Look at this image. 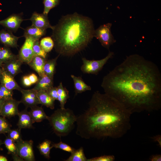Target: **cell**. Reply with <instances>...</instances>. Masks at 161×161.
<instances>
[{
    "label": "cell",
    "mask_w": 161,
    "mask_h": 161,
    "mask_svg": "<svg viewBox=\"0 0 161 161\" xmlns=\"http://www.w3.org/2000/svg\"><path fill=\"white\" fill-rule=\"evenodd\" d=\"M58 99L60 103V108L64 109L65 104L69 98V92L67 89L63 86L62 82L60 83L57 87Z\"/></svg>",
    "instance_id": "23"
},
{
    "label": "cell",
    "mask_w": 161,
    "mask_h": 161,
    "mask_svg": "<svg viewBox=\"0 0 161 161\" xmlns=\"http://www.w3.org/2000/svg\"><path fill=\"white\" fill-rule=\"evenodd\" d=\"M60 0H43L44 10L43 13L48 15L50 10L58 5Z\"/></svg>",
    "instance_id": "30"
},
{
    "label": "cell",
    "mask_w": 161,
    "mask_h": 161,
    "mask_svg": "<svg viewBox=\"0 0 161 161\" xmlns=\"http://www.w3.org/2000/svg\"><path fill=\"white\" fill-rule=\"evenodd\" d=\"M7 133V137L12 139L15 142L22 140L21 129L18 128L16 129H11Z\"/></svg>",
    "instance_id": "33"
},
{
    "label": "cell",
    "mask_w": 161,
    "mask_h": 161,
    "mask_svg": "<svg viewBox=\"0 0 161 161\" xmlns=\"http://www.w3.org/2000/svg\"><path fill=\"white\" fill-rule=\"evenodd\" d=\"M77 116L69 108L58 109L48 120L55 134L61 137L67 135L73 129Z\"/></svg>",
    "instance_id": "4"
},
{
    "label": "cell",
    "mask_w": 161,
    "mask_h": 161,
    "mask_svg": "<svg viewBox=\"0 0 161 161\" xmlns=\"http://www.w3.org/2000/svg\"><path fill=\"white\" fill-rule=\"evenodd\" d=\"M3 143L2 142L1 140H0V149L1 145L3 144Z\"/></svg>",
    "instance_id": "46"
},
{
    "label": "cell",
    "mask_w": 161,
    "mask_h": 161,
    "mask_svg": "<svg viewBox=\"0 0 161 161\" xmlns=\"http://www.w3.org/2000/svg\"><path fill=\"white\" fill-rule=\"evenodd\" d=\"M32 23V25L42 29L46 30L47 28L52 29L53 26L50 24L48 15L39 13L36 12L32 13L30 19Z\"/></svg>",
    "instance_id": "12"
},
{
    "label": "cell",
    "mask_w": 161,
    "mask_h": 161,
    "mask_svg": "<svg viewBox=\"0 0 161 161\" xmlns=\"http://www.w3.org/2000/svg\"><path fill=\"white\" fill-rule=\"evenodd\" d=\"M154 141L157 142L158 145L161 146V136L160 135H157L152 137V138Z\"/></svg>",
    "instance_id": "41"
},
{
    "label": "cell",
    "mask_w": 161,
    "mask_h": 161,
    "mask_svg": "<svg viewBox=\"0 0 161 161\" xmlns=\"http://www.w3.org/2000/svg\"><path fill=\"white\" fill-rule=\"evenodd\" d=\"M71 77L74 82L75 91L76 95L86 91L91 90V86L87 85L81 77H77L73 75H71Z\"/></svg>",
    "instance_id": "21"
},
{
    "label": "cell",
    "mask_w": 161,
    "mask_h": 161,
    "mask_svg": "<svg viewBox=\"0 0 161 161\" xmlns=\"http://www.w3.org/2000/svg\"><path fill=\"white\" fill-rule=\"evenodd\" d=\"M13 158L14 161H24V160L19 157L18 155H16L12 156Z\"/></svg>",
    "instance_id": "42"
},
{
    "label": "cell",
    "mask_w": 161,
    "mask_h": 161,
    "mask_svg": "<svg viewBox=\"0 0 161 161\" xmlns=\"http://www.w3.org/2000/svg\"><path fill=\"white\" fill-rule=\"evenodd\" d=\"M132 114L115 99L97 91L88 108L77 116L76 134L86 139L120 138L130 128Z\"/></svg>",
    "instance_id": "2"
},
{
    "label": "cell",
    "mask_w": 161,
    "mask_h": 161,
    "mask_svg": "<svg viewBox=\"0 0 161 161\" xmlns=\"http://www.w3.org/2000/svg\"><path fill=\"white\" fill-rule=\"evenodd\" d=\"M37 95L40 104L51 109L55 108L54 100L45 91H39L37 92Z\"/></svg>",
    "instance_id": "22"
},
{
    "label": "cell",
    "mask_w": 161,
    "mask_h": 161,
    "mask_svg": "<svg viewBox=\"0 0 161 161\" xmlns=\"http://www.w3.org/2000/svg\"><path fill=\"white\" fill-rule=\"evenodd\" d=\"M115 157L113 155H104L87 159V161H113Z\"/></svg>",
    "instance_id": "36"
},
{
    "label": "cell",
    "mask_w": 161,
    "mask_h": 161,
    "mask_svg": "<svg viewBox=\"0 0 161 161\" xmlns=\"http://www.w3.org/2000/svg\"><path fill=\"white\" fill-rule=\"evenodd\" d=\"M42 49L47 53L50 52L54 47V43L52 37H46L42 38L39 41Z\"/></svg>",
    "instance_id": "28"
},
{
    "label": "cell",
    "mask_w": 161,
    "mask_h": 161,
    "mask_svg": "<svg viewBox=\"0 0 161 161\" xmlns=\"http://www.w3.org/2000/svg\"><path fill=\"white\" fill-rule=\"evenodd\" d=\"M3 143L7 150L8 154H11L12 156L18 155L16 142L7 137L4 140Z\"/></svg>",
    "instance_id": "29"
},
{
    "label": "cell",
    "mask_w": 161,
    "mask_h": 161,
    "mask_svg": "<svg viewBox=\"0 0 161 161\" xmlns=\"http://www.w3.org/2000/svg\"><path fill=\"white\" fill-rule=\"evenodd\" d=\"M20 103V101L13 98L5 101L0 112V116L9 118L18 115V106Z\"/></svg>",
    "instance_id": "10"
},
{
    "label": "cell",
    "mask_w": 161,
    "mask_h": 161,
    "mask_svg": "<svg viewBox=\"0 0 161 161\" xmlns=\"http://www.w3.org/2000/svg\"><path fill=\"white\" fill-rule=\"evenodd\" d=\"M31 109L29 112L34 123L48 120L49 116H47L41 107L36 105L31 108Z\"/></svg>",
    "instance_id": "20"
},
{
    "label": "cell",
    "mask_w": 161,
    "mask_h": 161,
    "mask_svg": "<svg viewBox=\"0 0 161 161\" xmlns=\"http://www.w3.org/2000/svg\"><path fill=\"white\" fill-rule=\"evenodd\" d=\"M0 82V84L11 90H17L20 91L22 89L16 81L14 77L7 73L2 68Z\"/></svg>",
    "instance_id": "15"
},
{
    "label": "cell",
    "mask_w": 161,
    "mask_h": 161,
    "mask_svg": "<svg viewBox=\"0 0 161 161\" xmlns=\"http://www.w3.org/2000/svg\"><path fill=\"white\" fill-rule=\"evenodd\" d=\"M19 37L13 35L12 32L6 30L0 31V42L8 47H17V42Z\"/></svg>",
    "instance_id": "13"
},
{
    "label": "cell",
    "mask_w": 161,
    "mask_h": 161,
    "mask_svg": "<svg viewBox=\"0 0 161 161\" xmlns=\"http://www.w3.org/2000/svg\"><path fill=\"white\" fill-rule=\"evenodd\" d=\"M52 30L55 50L65 56L84 49L94 37L95 30L91 19L77 13L63 16Z\"/></svg>",
    "instance_id": "3"
},
{
    "label": "cell",
    "mask_w": 161,
    "mask_h": 161,
    "mask_svg": "<svg viewBox=\"0 0 161 161\" xmlns=\"http://www.w3.org/2000/svg\"><path fill=\"white\" fill-rule=\"evenodd\" d=\"M11 127L5 117L0 116V134L7 133L10 130Z\"/></svg>",
    "instance_id": "34"
},
{
    "label": "cell",
    "mask_w": 161,
    "mask_h": 161,
    "mask_svg": "<svg viewBox=\"0 0 161 161\" xmlns=\"http://www.w3.org/2000/svg\"><path fill=\"white\" fill-rule=\"evenodd\" d=\"M112 24L109 23L100 26L95 30L94 37H95L104 47L109 49L115 42L111 32Z\"/></svg>",
    "instance_id": "6"
},
{
    "label": "cell",
    "mask_w": 161,
    "mask_h": 161,
    "mask_svg": "<svg viewBox=\"0 0 161 161\" xmlns=\"http://www.w3.org/2000/svg\"><path fill=\"white\" fill-rule=\"evenodd\" d=\"M2 74V68L1 67H0V81L1 79V76Z\"/></svg>",
    "instance_id": "45"
},
{
    "label": "cell",
    "mask_w": 161,
    "mask_h": 161,
    "mask_svg": "<svg viewBox=\"0 0 161 161\" xmlns=\"http://www.w3.org/2000/svg\"><path fill=\"white\" fill-rule=\"evenodd\" d=\"M46 92L54 100H58V93L57 87L53 86Z\"/></svg>",
    "instance_id": "37"
},
{
    "label": "cell",
    "mask_w": 161,
    "mask_h": 161,
    "mask_svg": "<svg viewBox=\"0 0 161 161\" xmlns=\"http://www.w3.org/2000/svg\"><path fill=\"white\" fill-rule=\"evenodd\" d=\"M20 91L22 94L21 103H23L26 108H31L40 104L36 91L32 89L26 90L22 89Z\"/></svg>",
    "instance_id": "11"
},
{
    "label": "cell",
    "mask_w": 161,
    "mask_h": 161,
    "mask_svg": "<svg viewBox=\"0 0 161 161\" xmlns=\"http://www.w3.org/2000/svg\"><path fill=\"white\" fill-rule=\"evenodd\" d=\"M22 13L13 14L5 19L0 21V25L7 30L16 32L23 21Z\"/></svg>",
    "instance_id": "9"
},
{
    "label": "cell",
    "mask_w": 161,
    "mask_h": 161,
    "mask_svg": "<svg viewBox=\"0 0 161 161\" xmlns=\"http://www.w3.org/2000/svg\"><path fill=\"white\" fill-rule=\"evenodd\" d=\"M17 154L24 160L27 161H34L35 157L33 148L32 140H22L16 142Z\"/></svg>",
    "instance_id": "7"
},
{
    "label": "cell",
    "mask_w": 161,
    "mask_h": 161,
    "mask_svg": "<svg viewBox=\"0 0 161 161\" xmlns=\"http://www.w3.org/2000/svg\"><path fill=\"white\" fill-rule=\"evenodd\" d=\"M52 144L51 141L48 140H45L44 141L39 144L37 147L40 154L45 157L49 159L51 149L53 148L51 146Z\"/></svg>",
    "instance_id": "26"
},
{
    "label": "cell",
    "mask_w": 161,
    "mask_h": 161,
    "mask_svg": "<svg viewBox=\"0 0 161 161\" xmlns=\"http://www.w3.org/2000/svg\"><path fill=\"white\" fill-rule=\"evenodd\" d=\"M46 60V59L42 57L34 55L28 64L38 74L39 76H41L45 74L44 69Z\"/></svg>",
    "instance_id": "18"
},
{
    "label": "cell",
    "mask_w": 161,
    "mask_h": 161,
    "mask_svg": "<svg viewBox=\"0 0 161 161\" xmlns=\"http://www.w3.org/2000/svg\"><path fill=\"white\" fill-rule=\"evenodd\" d=\"M13 92L0 84V98L5 101L13 98Z\"/></svg>",
    "instance_id": "32"
},
{
    "label": "cell",
    "mask_w": 161,
    "mask_h": 161,
    "mask_svg": "<svg viewBox=\"0 0 161 161\" xmlns=\"http://www.w3.org/2000/svg\"><path fill=\"white\" fill-rule=\"evenodd\" d=\"M53 86V79L46 75L39 76L38 80L34 88L32 89L36 92L46 91Z\"/></svg>",
    "instance_id": "17"
},
{
    "label": "cell",
    "mask_w": 161,
    "mask_h": 161,
    "mask_svg": "<svg viewBox=\"0 0 161 161\" xmlns=\"http://www.w3.org/2000/svg\"><path fill=\"white\" fill-rule=\"evenodd\" d=\"M18 120L17 124L18 128L22 129H30L33 128L32 124L34 123L29 112L27 108L20 112L18 114Z\"/></svg>",
    "instance_id": "16"
},
{
    "label": "cell",
    "mask_w": 161,
    "mask_h": 161,
    "mask_svg": "<svg viewBox=\"0 0 161 161\" xmlns=\"http://www.w3.org/2000/svg\"><path fill=\"white\" fill-rule=\"evenodd\" d=\"M58 55L54 59L46 60L44 66V72L45 75L53 79L55 74L57 60L59 56Z\"/></svg>",
    "instance_id": "24"
},
{
    "label": "cell",
    "mask_w": 161,
    "mask_h": 161,
    "mask_svg": "<svg viewBox=\"0 0 161 161\" xmlns=\"http://www.w3.org/2000/svg\"><path fill=\"white\" fill-rule=\"evenodd\" d=\"M28 76L32 84L36 83L38 80V77L35 74H31Z\"/></svg>",
    "instance_id": "39"
},
{
    "label": "cell",
    "mask_w": 161,
    "mask_h": 161,
    "mask_svg": "<svg viewBox=\"0 0 161 161\" xmlns=\"http://www.w3.org/2000/svg\"><path fill=\"white\" fill-rule=\"evenodd\" d=\"M5 101L0 98V112L2 106Z\"/></svg>",
    "instance_id": "44"
},
{
    "label": "cell",
    "mask_w": 161,
    "mask_h": 161,
    "mask_svg": "<svg viewBox=\"0 0 161 161\" xmlns=\"http://www.w3.org/2000/svg\"><path fill=\"white\" fill-rule=\"evenodd\" d=\"M46 33V30L31 25L24 30L23 36L24 37L29 36L33 38L35 40H39L41 38L45 35Z\"/></svg>",
    "instance_id": "19"
},
{
    "label": "cell",
    "mask_w": 161,
    "mask_h": 161,
    "mask_svg": "<svg viewBox=\"0 0 161 161\" xmlns=\"http://www.w3.org/2000/svg\"><path fill=\"white\" fill-rule=\"evenodd\" d=\"M23 63L18 58L3 63L1 67L7 73L14 77L22 72L21 66Z\"/></svg>",
    "instance_id": "14"
},
{
    "label": "cell",
    "mask_w": 161,
    "mask_h": 161,
    "mask_svg": "<svg viewBox=\"0 0 161 161\" xmlns=\"http://www.w3.org/2000/svg\"><path fill=\"white\" fill-rule=\"evenodd\" d=\"M150 160L151 161H161V155L159 154L153 155L149 158Z\"/></svg>",
    "instance_id": "40"
},
{
    "label": "cell",
    "mask_w": 161,
    "mask_h": 161,
    "mask_svg": "<svg viewBox=\"0 0 161 161\" xmlns=\"http://www.w3.org/2000/svg\"><path fill=\"white\" fill-rule=\"evenodd\" d=\"M25 41L17 55L18 58L23 63L28 64L34 56L33 46L35 40L29 36L25 37Z\"/></svg>",
    "instance_id": "8"
},
{
    "label": "cell",
    "mask_w": 161,
    "mask_h": 161,
    "mask_svg": "<svg viewBox=\"0 0 161 161\" xmlns=\"http://www.w3.org/2000/svg\"><path fill=\"white\" fill-rule=\"evenodd\" d=\"M2 63L0 61V67H1Z\"/></svg>",
    "instance_id": "47"
},
{
    "label": "cell",
    "mask_w": 161,
    "mask_h": 161,
    "mask_svg": "<svg viewBox=\"0 0 161 161\" xmlns=\"http://www.w3.org/2000/svg\"><path fill=\"white\" fill-rule=\"evenodd\" d=\"M22 82L23 85L26 86H29L32 85L28 75L24 76L23 77Z\"/></svg>",
    "instance_id": "38"
},
{
    "label": "cell",
    "mask_w": 161,
    "mask_h": 161,
    "mask_svg": "<svg viewBox=\"0 0 161 161\" xmlns=\"http://www.w3.org/2000/svg\"><path fill=\"white\" fill-rule=\"evenodd\" d=\"M113 55V52H109L105 58L97 60H89L83 58H82L83 63L81 67V70L84 73L97 75Z\"/></svg>",
    "instance_id": "5"
},
{
    "label": "cell",
    "mask_w": 161,
    "mask_h": 161,
    "mask_svg": "<svg viewBox=\"0 0 161 161\" xmlns=\"http://www.w3.org/2000/svg\"><path fill=\"white\" fill-rule=\"evenodd\" d=\"M7 158L3 156L0 155V161H7Z\"/></svg>",
    "instance_id": "43"
},
{
    "label": "cell",
    "mask_w": 161,
    "mask_h": 161,
    "mask_svg": "<svg viewBox=\"0 0 161 161\" xmlns=\"http://www.w3.org/2000/svg\"><path fill=\"white\" fill-rule=\"evenodd\" d=\"M105 93L132 114L161 107V74L153 62L137 54L127 56L103 78Z\"/></svg>",
    "instance_id": "1"
},
{
    "label": "cell",
    "mask_w": 161,
    "mask_h": 161,
    "mask_svg": "<svg viewBox=\"0 0 161 161\" xmlns=\"http://www.w3.org/2000/svg\"><path fill=\"white\" fill-rule=\"evenodd\" d=\"M17 58V55L12 53L9 47H0V61L2 64Z\"/></svg>",
    "instance_id": "25"
},
{
    "label": "cell",
    "mask_w": 161,
    "mask_h": 161,
    "mask_svg": "<svg viewBox=\"0 0 161 161\" xmlns=\"http://www.w3.org/2000/svg\"><path fill=\"white\" fill-rule=\"evenodd\" d=\"M32 49L34 55L38 56L46 59L47 57V53L40 46L39 40L35 41L33 46Z\"/></svg>",
    "instance_id": "31"
},
{
    "label": "cell",
    "mask_w": 161,
    "mask_h": 161,
    "mask_svg": "<svg viewBox=\"0 0 161 161\" xmlns=\"http://www.w3.org/2000/svg\"><path fill=\"white\" fill-rule=\"evenodd\" d=\"M52 146L53 148H59L71 153H72L75 150L69 145L61 141L57 143H53L52 144Z\"/></svg>",
    "instance_id": "35"
},
{
    "label": "cell",
    "mask_w": 161,
    "mask_h": 161,
    "mask_svg": "<svg viewBox=\"0 0 161 161\" xmlns=\"http://www.w3.org/2000/svg\"><path fill=\"white\" fill-rule=\"evenodd\" d=\"M87 159L84 154L83 148L81 147L78 149H75L65 161H87Z\"/></svg>",
    "instance_id": "27"
}]
</instances>
